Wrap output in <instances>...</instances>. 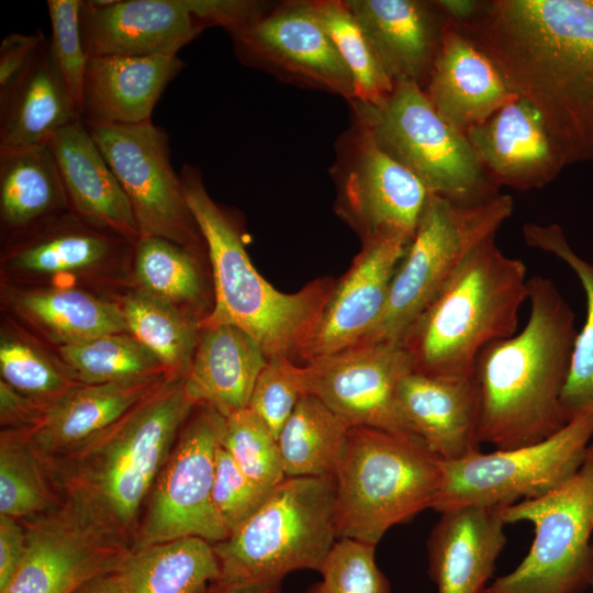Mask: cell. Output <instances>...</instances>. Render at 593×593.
I'll return each instance as SVG.
<instances>
[{"instance_id": "obj_27", "label": "cell", "mask_w": 593, "mask_h": 593, "mask_svg": "<svg viewBox=\"0 0 593 593\" xmlns=\"http://www.w3.org/2000/svg\"><path fill=\"white\" fill-rule=\"evenodd\" d=\"M428 541V574L437 593H483L506 536L496 507L446 511Z\"/></svg>"}, {"instance_id": "obj_42", "label": "cell", "mask_w": 593, "mask_h": 593, "mask_svg": "<svg viewBox=\"0 0 593 593\" xmlns=\"http://www.w3.org/2000/svg\"><path fill=\"white\" fill-rule=\"evenodd\" d=\"M0 372L11 388L42 402H52L80 385L37 348L7 336L0 343Z\"/></svg>"}, {"instance_id": "obj_23", "label": "cell", "mask_w": 593, "mask_h": 593, "mask_svg": "<svg viewBox=\"0 0 593 593\" xmlns=\"http://www.w3.org/2000/svg\"><path fill=\"white\" fill-rule=\"evenodd\" d=\"M398 402L410 433L441 460L480 451V395L473 377L446 379L412 370L399 385Z\"/></svg>"}, {"instance_id": "obj_7", "label": "cell", "mask_w": 593, "mask_h": 593, "mask_svg": "<svg viewBox=\"0 0 593 593\" xmlns=\"http://www.w3.org/2000/svg\"><path fill=\"white\" fill-rule=\"evenodd\" d=\"M337 538L334 477L286 478L257 511L213 544L220 583L282 581L318 571Z\"/></svg>"}, {"instance_id": "obj_49", "label": "cell", "mask_w": 593, "mask_h": 593, "mask_svg": "<svg viewBox=\"0 0 593 593\" xmlns=\"http://www.w3.org/2000/svg\"><path fill=\"white\" fill-rule=\"evenodd\" d=\"M26 550V532L22 521L0 515V593L5 590Z\"/></svg>"}, {"instance_id": "obj_24", "label": "cell", "mask_w": 593, "mask_h": 593, "mask_svg": "<svg viewBox=\"0 0 593 593\" xmlns=\"http://www.w3.org/2000/svg\"><path fill=\"white\" fill-rule=\"evenodd\" d=\"M46 145L72 212L98 230L136 243L139 231L130 200L81 118L57 131Z\"/></svg>"}, {"instance_id": "obj_37", "label": "cell", "mask_w": 593, "mask_h": 593, "mask_svg": "<svg viewBox=\"0 0 593 593\" xmlns=\"http://www.w3.org/2000/svg\"><path fill=\"white\" fill-rule=\"evenodd\" d=\"M58 355L63 368L79 384H103L167 373L157 358L126 333L60 345Z\"/></svg>"}, {"instance_id": "obj_44", "label": "cell", "mask_w": 593, "mask_h": 593, "mask_svg": "<svg viewBox=\"0 0 593 593\" xmlns=\"http://www.w3.org/2000/svg\"><path fill=\"white\" fill-rule=\"evenodd\" d=\"M46 3L52 25L51 52L80 114L88 60L79 25L82 0H48Z\"/></svg>"}, {"instance_id": "obj_52", "label": "cell", "mask_w": 593, "mask_h": 593, "mask_svg": "<svg viewBox=\"0 0 593 593\" xmlns=\"http://www.w3.org/2000/svg\"><path fill=\"white\" fill-rule=\"evenodd\" d=\"M282 581L219 583L208 593H281Z\"/></svg>"}, {"instance_id": "obj_10", "label": "cell", "mask_w": 593, "mask_h": 593, "mask_svg": "<svg viewBox=\"0 0 593 593\" xmlns=\"http://www.w3.org/2000/svg\"><path fill=\"white\" fill-rule=\"evenodd\" d=\"M505 524L529 522L522 562L483 593H582L593 581V439L579 471L551 492L496 507Z\"/></svg>"}, {"instance_id": "obj_39", "label": "cell", "mask_w": 593, "mask_h": 593, "mask_svg": "<svg viewBox=\"0 0 593 593\" xmlns=\"http://www.w3.org/2000/svg\"><path fill=\"white\" fill-rule=\"evenodd\" d=\"M306 3L353 76L354 100L370 104L382 102L391 93L394 83L380 66L346 1L306 0Z\"/></svg>"}, {"instance_id": "obj_4", "label": "cell", "mask_w": 593, "mask_h": 593, "mask_svg": "<svg viewBox=\"0 0 593 593\" xmlns=\"http://www.w3.org/2000/svg\"><path fill=\"white\" fill-rule=\"evenodd\" d=\"M179 175L213 271L215 304L200 328L233 325L256 340L268 359H300L335 282L317 279L295 293L277 290L254 267L237 226L209 195L200 171L186 164Z\"/></svg>"}, {"instance_id": "obj_11", "label": "cell", "mask_w": 593, "mask_h": 593, "mask_svg": "<svg viewBox=\"0 0 593 593\" xmlns=\"http://www.w3.org/2000/svg\"><path fill=\"white\" fill-rule=\"evenodd\" d=\"M593 439V414L574 418L533 445L441 460V483L433 510L503 507L540 497L582 467Z\"/></svg>"}, {"instance_id": "obj_13", "label": "cell", "mask_w": 593, "mask_h": 593, "mask_svg": "<svg viewBox=\"0 0 593 593\" xmlns=\"http://www.w3.org/2000/svg\"><path fill=\"white\" fill-rule=\"evenodd\" d=\"M132 205L139 236H157L188 250L203 237L172 167L169 137L152 120L135 124L86 123Z\"/></svg>"}, {"instance_id": "obj_25", "label": "cell", "mask_w": 593, "mask_h": 593, "mask_svg": "<svg viewBox=\"0 0 593 593\" xmlns=\"http://www.w3.org/2000/svg\"><path fill=\"white\" fill-rule=\"evenodd\" d=\"M169 378L176 377L77 385L47 403L32 425L16 430L42 457L67 451L111 426Z\"/></svg>"}, {"instance_id": "obj_18", "label": "cell", "mask_w": 593, "mask_h": 593, "mask_svg": "<svg viewBox=\"0 0 593 593\" xmlns=\"http://www.w3.org/2000/svg\"><path fill=\"white\" fill-rule=\"evenodd\" d=\"M410 242L394 236L362 240L349 270L335 283L320 323L300 359H313L359 344L385 307L390 284Z\"/></svg>"}, {"instance_id": "obj_40", "label": "cell", "mask_w": 593, "mask_h": 593, "mask_svg": "<svg viewBox=\"0 0 593 593\" xmlns=\"http://www.w3.org/2000/svg\"><path fill=\"white\" fill-rule=\"evenodd\" d=\"M189 250L161 237L139 236L135 243V270L143 290L177 303L202 296V283Z\"/></svg>"}, {"instance_id": "obj_2", "label": "cell", "mask_w": 593, "mask_h": 593, "mask_svg": "<svg viewBox=\"0 0 593 593\" xmlns=\"http://www.w3.org/2000/svg\"><path fill=\"white\" fill-rule=\"evenodd\" d=\"M198 405L184 377L169 378L87 441L38 456L60 500L131 548L142 507Z\"/></svg>"}, {"instance_id": "obj_38", "label": "cell", "mask_w": 593, "mask_h": 593, "mask_svg": "<svg viewBox=\"0 0 593 593\" xmlns=\"http://www.w3.org/2000/svg\"><path fill=\"white\" fill-rule=\"evenodd\" d=\"M60 503L35 449L16 429H2L0 515L24 521L44 514Z\"/></svg>"}, {"instance_id": "obj_22", "label": "cell", "mask_w": 593, "mask_h": 593, "mask_svg": "<svg viewBox=\"0 0 593 593\" xmlns=\"http://www.w3.org/2000/svg\"><path fill=\"white\" fill-rule=\"evenodd\" d=\"M423 90L438 114L463 133L518 98L486 55L447 19Z\"/></svg>"}, {"instance_id": "obj_30", "label": "cell", "mask_w": 593, "mask_h": 593, "mask_svg": "<svg viewBox=\"0 0 593 593\" xmlns=\"http://www.w3.org/2000/svg\"><path fill=\"white\" fill-rule=\"evenodd\" d=\"M118 572L125 593H208L221 581L214 546L200 537L130 551Z\"/></svg>"}, {"instance_id": "obj_19", "label": "cell", "mask_w": 593, "mask_h": 593, "mask_svg": "<svg viewBox=\"0 0 593 593\" xmlns=\"http://www.w3.org/2000/svg\"><path fill=\"white\" fill-rule=\"evenodd\" d=\"M79 25L88 57L177 55L205 29L188 0L82 1Z\"/></svg>"}, {"instance_id": "obj_6", "label": "cell", "mask_w": 593, "mask_h": 593, "mask_svg": "<svg viewBox=\"0 0 593 593\" xmlns=\"http://www.w3.org/2000/svg\"><path fill=\"white\" fill-rule=\"evenodd\" d=\"M334 479L337 538L377 546L392 526L433 507L441 459L413 434L351 426Z\"/></svg>"}, {"instance_id": "obj_26", "label": "cell", "mask_w": 593, "mask_h": 593, "mask_svg": "<svg viewBox=\"0 0 593 593\" xmlns=\"http://www.w3.org/2000/svg\"><path fill=\"white\" fill-rule=\"evenodd\" d=\"M183 66L178 55L89 56L81 92V120L97 124L152 120L164 90Z\"/></svg>"}, {"instance_id": "obj_8", "label": "cell", "mask_w": 593, "mask_h": 593, "mask_svg": "<svg viewBox=\"0 0 593 593\" xmlns=\"http://www.w3.org/2000/svg\"><path fill=\"white\" fill-rule=\"evenodd\" d=\"M513 208L508 194L466 204L429 193L415 234L392 278L383 313L357 345L399 343L466 257L494 238Z\"/></svg>"}, {"instance_id": "obj_28", "label": "cell", "mask_w": 593, "mask_h": 593, "mask_svg": "<svg viewBox=\"0 0 593 593\" xmlns=\"http://www.w3.org/2000/svg\"><path fill=\"white\" fill-rule=\"evenodd\" d=\"M268 362L260 346L233 325L200 328L186 387L197 403L224 417L249 405L255 383Z\"/></svg>"}, {"instance_id": "obj_16", "label": "cell", "mask_w": 593, "mask_h": 593, "mask_svg": "<svg viewBox=\"0 0 593 593\" xmlns=\"http://www.w3.org/2000/svg\"><path fill=\"white\" fill-rule=\"evenodd\" d=\"M22 522L25 555L1 593H72L91 579L116 571L130 552L128 545L63 501Z\"/></svg>"}, {"instance_id": "obj_50", "label": "cell", "mask_w": 593, "mask_h": 593, "mask_svg": "<svg viewBox=\"0 0 593 593\" xmlns=\"http://www.w3.org/2000/svg\"><path fill=\"white\" fill-rule=\"evenodd\" d=\"M26 396L4 381H0V417L2 429H22L32 425L41 415L45 405Z\"/></svg>"}, {"instance_id": "obj_51", "label": "cell", "mask_w": 593, "mask_h": 593, "mask_svg": "<svg viewBox=\"0 0 593 593\" xmlns=\"http://www.w3.org/2000/svg\"><path fill=\"white\" fill-rule=\"evenodd\" d=\"M480 1L472 0H439L435 4L450 22L459 24L471 19L479 8Z\"/></svg>"}, {"instance_id": "obj_14", "label": "cell", "mask_w": 593, "mask_h": 593, "mask_svg": "<svg viewBox=\"0 0 593 593\" xmlns=\"http://www.w3.org/2000/svg\"><path fill=\"white\" fill-rule=\"evenodd\" d=\"M332 175L337 213L362 240L381 236L412 240L429 192L356 120L339 138Z\"/></svg>"}, {"instance_id": "obj_12", "label": "cell", "mask_w": 593, "mask_h": 593, "mask_svg": "<svg viewBox=\"0 0 593 593\" xmlns=\"http://www.w3.org/2000/svg\"><path fill=\"white\" fill-rule=\"evenodd\" d=\"M224 424L225 417L205 404L188 419L149 494L130 551L183 537L216 544L230 536L213 502Z\"/></svg>"}, {"instance_id": "obj_33", "label": "cell", "mask_w": 593, "mask_h": 593, "mask_svg": "<svg viewBox=\"0 0 593 593\" xmlns=\"http://www.w3.org/2000/svg\"><path fill=\"white\" fill-rule=\"evenodd\" d=\"M525 243L562 260L577 275L585 293L586 315L578 332L568 378L561 394L564 421L593 414V262L579 256L558 224L525 223Z\"/></svg>"}, {"instance_id": "obj_35", "label": "cell", "mask_w": 593, "mask_h": 593, "mask_svg": "<svg viewBox=\"0 0 593 593\" xmlns=\"http://www.w3.org/2000/svg\"><path fill=\"white\" fill-rule=\"evenodd\" d=\"M127 332L171 377H186L198 345L200 321L178 305L144 290L128 294L121 306Z\"/></svg>"}, {"instance_id": "obj_54", "label": "cell", "mask_w": 593, "mask_h": 593, "mask_svg": "<svg viewBox=\"0 0 593 593\" xmlns=\"http://www.w3.org/2000/svg\"><path fill=\"white\" fill-rule=\"evenodd\" d=\"M592 585H593V581H592Z\"/></svg>"}, {"instance_id": "obj_31", "label": "cell", "mask_w": 593, "mask_h": 593, "mask_svg": "<svg viewBox=\"0 0 593 593\" xmlns=\"http://www.w3.org/2000/svg\"><path fill=\"white\" fill-rule=\"evenodd\" d=\"M70 208L47 145L0 150V214L4 226L22 231Z\"/></svg>"}, {"instance_id": "obj_36", "label": "cell", "mask_w": 593, "mask_h": 593, "mask_svg": "<svg viewBox=\"0 0 593 593\" xmlns=\"http://www.w3.org/2000/svg\"><path fill=\"white\" fill-rule=\"evenodd\" d=\"M51 224L10 253L13 267L45 273L77 270L99 262L114 248L108 232L91 226L75 213Z\"/></svg>"}, {"instance_id": "obj_45", "label": "cell", "mask_w": 593, "mask_h": 593, "mask_svg": "<svg viewBox=\"0 0 593 593\" xmlns=\"http://www.w3.org/2000/svg\"><path fill=\"white\" fill-rule=\"evenodd\" d=\"M302 394L299 366L287 357L271 358L255 383L248 407L278 438Z\"/></svg>"}, {"instance_id": "obj_3", "label": "cell", "mask_w": 593, "mask_h": 593, "mask_svg": "<svg viewBox=\"0 0 593 593\" xmlns=\"http://www.w3.org/2000/svg\"><path fill=\"white\" fill-rule=\"evenodd\" d=\"M528 300L524 328L484 347L474 366L479 441L496 449L536 444L567 424L561 394L578 334L574 313L546 277L528 279Z\"/></svg>"}, {"instance_id": "obj_15", "label": "cell", "mask_w": 593, "mask_h": 593, "mask_svg": "<svg viewBox=\"0 0 593 593\" xmlns=\"http://www.w3.org/2000/svg\"><path fill=\"white\" fill-rule=\"evenodd\" d=\"M412 371L399 343L360 344L299 366L303 394L320 399L351 426L411 434L398 402L399 385Z\"/></svg>"}, {"instance_id": "obj_41", "label": "cell", "mask_w": 593, "mask_h": 593, "mask_svg": "<svg viewBox=\"0 0 593 593\" xmlns=\"http://www.w3.org/2000/svg\"><path fill=\"white\" fill-rule=\"evenodd\" d=\"M221 445L259 486L272 490L286 479L277 438L249 407L225 417Z\"/></svg>"}, {"instance_id": "obj_17", "label": "cell", "mask_w": 593, "mask_h": 593, "mask_svg": "<svg viewBox=\"0 0 593 593\" xmlns=\"http://www.w3.org/2000/svg\"><path fill=\"white\" fill-rule=\"evenodd\" d=\"M246 65L303 87L355 99L353 76L306 0L271 5L248 25L230 33Z\"/></svg>"}, {"instance_id": "obj_21", "label": "cell", "mask_w": 593, "mask_h": 593, "mask_svg": "<svg viewBox=\"0 0 593 593\" xmlns=\"http://www.w3.org/2000/svg\"><path fill=\"white\" fill-rule=\"evenodd\" d=\"M345 1L393 83L409 80L424 89L446 22L435 1Z\"/></svg>"}, {"instance_id": "obj_53", "label": "cell", "mask_w": 593, "mask_h": 593, "mask_svg": "<svg viewBox=\"0 0 593 593\" xmlns=\"http://www.w3.org/2000/svg\"><path fill=\"white\" fill-rule=\"evenodd\" d=\"M72 593H125V590L116 570L91 579Z\"/></svg>"}, {"instance_id": "obj_34", "label": "cell", "mask_w": 593, "mask_h": 593, "mask_svg": "<svg viewBox=\"0 0 593 593\" xmlns=\"http://www.w3.org/2000/svg\"><path fill=\"white\" fill-rule=\"evenodd\" d=\"M351 425L302 394L277 438L286 478L334 477Z\"/></svg>"}, {"instance_id": "obj_29", "label": "cell", "mask_w": 593, "mask_h": 593, "mask_svg": "<svg viewBox=\"0 0 593 593\" xmlns=\"http://www.w3.org/2000/svg\"><path fill=\"white\" fill-rule=\"evenodd\" d=\"M77 119L80 114L45 40L26 75L0 103V150L46 145Z\"/></svg>"}, {"instance_id": "obj_32", "label": "cell", "mask_w": 593, "mask_h": 593, "mask_svg": "<svg viewBox=\"0 0 593 593\" xmlns=\"http://www.w3.org/2000/svg\"><path fill=\"white\" fill-rule=\"evenodd\" d=\"M15 311L60 345L127 332L122 309L75 289L12 291Z\"/></svg>"}, {"instance_id": "obj_9", "label": "cell", "mask_w": 593, "mask_h": 593, "mask_svg": "<svg viewBox=\"0 0 593 593\" xmlns=\"http://www.w3.org/2000/svg\"><path fill=\"white\" fill-rule=\"evenodd\" d=\"M349 104L354 120L429 193L466 204L499 194L465 133L438 114L416 82H394L379 104L358 100Z\"/></svg>"}, {"instance_id": "obj_20", "label": "cell", "mask_w": 593, "mask_h": 593, "mask_svg": "<svg viewBox=\"0 0 593 593\" xmlns=\"http://www.w3.org/2000/svg\"><path fill=\"white\" fill-rule=\"evenodd\" d=\"M465 135L497 188L539 189L566 167L540 114L517 98Z\"/></svg>"}, {"instance_id": "obj_47", "label": "cell", "mask_w": 593, "mask_h": 593, "mask_svg": "<svg viewBox=\"0 0 593 593\" xmlns=\"http://www.w3.org/2000/svg\"><path fill=\"white\" fill-rule=\"evenodd\" d=\"M45 40L41 31L33 34L13 32L3 37L0 45V103L26 75Z\"/></svg>"}, {"instance_id": "obj_5", "label": "cell", "mask_w": 593, "mask_h": 593, "mask_svg": "<svg viewBox=\"0 0 593 593\" xmlns=\"http://www.w3.org/2000/svg\"><path fill=\"white\" fill-rule=\"evenodd\" d=\"M528 279L524 262L503 254L494 238L475 247L401 338L412 370L472 378L482 349L516 333Z\"/></svg>"}, {"instance_id": "obj_43", "label": "cell", "mask_w": 593, "mask_h": 593, "mask_svg": "<svg viewBox=\"0 0 593 593\" xmlns=\"http://www.w3.org/2000/svg\"><path fill=\"white\" fill-rule=\"evenodd\" d=\"M374 551V545L348 538L336 540L318 570L321 580L306 593H391Z\"/></svg>"}, {"instance_id": "obj_48", "label": "cell", "mask_w": 593, "mask_h": 593, "mask_svg": "<svg viewBox=\"0 0 593 593\" xmlns=\"http://www.w3.org/2000/svg\"><path fill=\"white\" fill-rule=\"evenodd\" d=\"M188 3L205 29L219 25L228 33L254 22L272 5L250 0H188Z\"/></svg>"}, {"instance_id": "obj_1", "label": "cell", "mask_w": 593, "mask_h": 593, "mask_svg": "<svg viewBox=\"0 0 593 593\" xmlns=\"http://www.w3.org/2000/svg\"><path fill=\"white\" fill-rule=\"evenodd\" d=\"M456 25L540 114L566 166L593 160V0L480 1Z\"/></svg>"}, {"instance_id": "obj_46", "label": "cell", "mask_w": 593, "mask_h": 593, "mask_svg": "<svg viewBox=\"0 0 593 593\" xmlns=\"http://www.w3.org/2000/svg\"><path fill=\"white\" fill-rule=\"evenodd\" d=\"M270 491L249 480L222 445L219 446L213 502L230 535L257 511Z\"/></svg>"}]
</instances>
